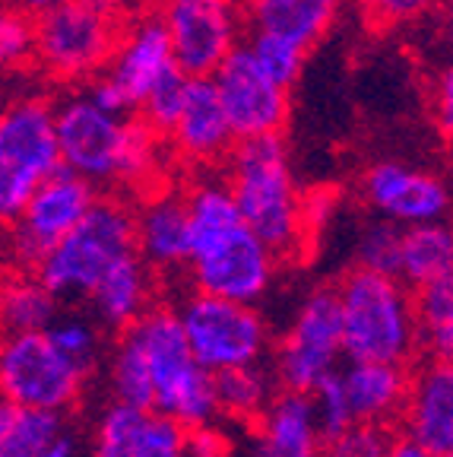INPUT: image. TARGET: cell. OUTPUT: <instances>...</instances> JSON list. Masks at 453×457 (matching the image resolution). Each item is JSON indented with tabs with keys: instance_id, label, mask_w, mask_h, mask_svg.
<instances>
[{
	"instance_id": "12",
	"label": "cell",
	"mask_w": 453,
	"mask_h": 457,
	"mask_svg": "<svg viewBox=\"0 0 453 457\" xmlns=\"http://www.w3.org/2000/svg\"><path fill=\"white\" fill-rule=\"evenodd\" d=\"M86 381L89 378L45 330L0 334V394L13 403L70 413L83 397Z\"/></svg>"
},
{
	"instance_id": "44",
	"label": "cell",
	"mask_w": 453,
	"mask_h": 457,
	"mask_svg": "<svg viewBox=\"0 0 453 457\" xmlns=\"http://www.w3.org/2000/svg\"><path fill=\"white\" fill-rule=\"evenodd\" d=\"M7 4L10 7H20L22 13H29V16H38L48 7H54V4H61V0H7Z\"/></svg>"
},
{
	"instance_id": "30",
	"label": "cell",
	"mask_w": 453,
	"mask_h": 457,
	"mask_svg": "<svg viewBox=\"0 0 453 457\" xmlns=\"http://www.w3.org/2000/svg\"><path fill=\"white\" fill-rule=\"evenodd\" d=\"M45 334L83 371L86 378H93L95 369L102 365V356H105V340H102L99 321L83 318V314H57L54 321L45 328Z\"/></svg>"
},
{
	"instance_id": "42",
	"label": "cell",
	"mask_w": 453,
	"mask_h": 457,
	"mask_svg": "<svg viewBox=\"0 0 453 457\" xmlns=\"http://www.w3.org/2000/svg\"><path fill=\"white\" fill-rule=\"evenodd\" d=\"M450 105H453V77L450 71L441 73V118H444V130H450Z\"/></svg>"
},
{
	"instance_id": "25",
	"label": "cell",
	"mask_w": 453,
	"mask_h": 457,
	"mask_svg": "<svg viewBox=\"0 0 453 457\" xmlns=\"http://www.w3.org/2000/svg\"><path fill=\"white\" fill-rule=\"evenodd\" d=\"M61 314V302L45 289L36 273L7 270L0 286V334L45 330Z\"/></svg>"
},
{
	"instance_id": "18",
	"label": "cell",
	"mask_w": 453,
	"mask_h": 457,
	"mask_svg": "<svg viewBox=\"0 0 453 457\" xmlns=\"http://www.w3.org/2000/svg\"><path fill=\"white\" fill-rule=\"evenodd\" d=\"M136 254L156 277H181L191 257V222L185 191L149 187L134 204Z\"/></svg>"
},
{
	"instance_id": "36",
	"label": "cell",
	"mask_w": 453,
	"mask_h": 457,
	"mask_svg": "<svg viewBox=\"0 0 453 457\" xmlns=\"http://www.w3.org/2000/svg\"><path fill=\"white\" fill-rule=\"evenodd\" d=\"M185 86H187V77L175 67V71L165 73V77L143 96L140 105H136V114H140L143 121L156 130L159 137L169 134L177 108H181V99H185Z\"/></svg>"
},
{
	"instance_id": "11",
	"label": "cell",
	"mask_w": 453,
	"mask_h": 457,
	"mask_svg": "<svg viewBox=\"0 0 453 457\" xmlns=\"http://www.w3.org/2000/svg\"><path fill=\"white\" fill-rule=\"evenodd\" d=\"M169 71H175V57H171V45L159 13L152 7L136 13L128 10L111 61L83 89L108 112L136 114L143 96Z\"/></svg>"
},
{
	"instance_id": "2",
	"label": "cell",
	"mask_w": 453,
	"mask_h": 457,
	"mask_svg": "<svg viewBox=\"0 0 453 457\" xmlns=\"http://www.w3.org/2000/svg\"><path fill=\"white\" fill-rule=\"evenodd\" d=\"M187 222H191V257L187 279L197 293L257 305L269 293L279 257L251 232L235 207L222 171H200L185 187Z\"/></svg>"
},
{
	"instance_id": "4",
	"label": "cell",
	"mask_w": 453,
	"mask_h": 457,
	"mask_svg": "<svg viewBox=\"0 0 453 457\" xmlns=\"http://www.w3.org/2000/svg\"><path fill=\"white\" fill-rule=\"evenodd\" d=\"M346 362H397L418 359L412 289L399 277L355 267L336 286Z\"/></svg>"
},
{
	"instance_id": "23",
	"label": "cell",
	"mask_w": 453,
	"mask_h": 457,
	"mask_svg": "<svg viewBox=\"0 0 453 457\" xmlns=\"http://www.w3.org/2000/svg\"><path fill=\"white\" fill-rule=\"evenodd\" d=\"M248 29L289 38L301 51L324 42L340 20L342 0H241Z\"/></svg>"
},
{
	"instance_id": "40",
	"label": "cell",
	"mask_w": 453,
	"mask_h": 457,
	"mask_svg": "<svg viewBox=\"0 0 453 457\" xmlns=\"http://www.w3.org/2000/svg\"><path fill=\"white\" fill-rule=\"evenodd\" d=\"M185 451L187 457H228L232 438L216 422H203V426L185 428Z\"/></svg>"
},
{
	"instance_id": "5",
	"label": "cell",
	"mask_w": 453,
	"mask_h": 457,
	"mask_svg": "<svg viewBox=\"0 0 453 457\" xmlns=\"http://www.w3.org/2000/svg\"><path fill=\"white\" fill-rule=\"evenodd\" d=\"M130 330L140 340L149 365V381H152L149 413H162L185 428L219 420L213 371H206L194 359L175 308L152 302L130 324Z\"/></svg>"
},
{
	"instance_id": "22",
	"label": "cell",
	"mask_w": 453,
	"mask_h": 457,
	"mask_svg": "<svg viewBox=\"0 0 453 457\" xmlns=\"http://www.w3.org/2000/svg\"><path fill=\"white\" fill-rule=\"evenodd\" d=\"M156 273L149 270L136 251L118 257L105 270V277L89 293V305L95 312V321L105 330H124L156 302Z\"/></svg>"
},
{
	"instance_id": "26",
	"label": "cell",
	"mask_w": 453,
	"mask_h": 457,
	"mask_svg": "<svg viewBox=\"0 0 453 457\" xmlns=\"http://www.w3.org/2000/svg\"><path fill=\"white\" fill-rule=\"evenodd\" d=\"M67 432V413L13 403L0 394V457H36Z\"/></svg>"
},
{
	"instance_id": "31",
	"label": "cell",
	"mask_w": 453,
	"mask_h": 457,
	"mask_svg": "<svg viewBox=\"0 0 453 457\" xmlns=\"http://www.w3.org/2000/svg\"><path fill=\"white\" fill-rule=\"evenodd\" d=\"M36 57V16L0 4V77H26Z\"/></svg>"
},
{
	"instance_id": "16",
	"label": "cell",
	"mask_w": 453,
	"mask_h": 457,
	"mask_svg": "<svg viewBox=\"0 0 453 457\" xmlns=\"http://www.w3.org/2000/svg\"><path fill=\"white\" fill-rule=\"evenodd\" d=\"M165 150L175 162L197 171L222 169L235 146V134L219 105L216 86L210 77H187L185 99L177 108L169 134L162 137Z\"/></svg>"
},
{
	"instance_id": "28",
	"label": "cell",
	"mask_w": 453,
	"mask_h": 457,
	"mask_svg": "<svg viewBox=\"0 0 453 457\" xmlns=\"http://www.w3.org/2000/svg\"><path fill=\"white\" fill-rule=\"evenodd\" d=\"M412 312H416L418 350L428 359L453 356V277L434 279L412 289Z\"/></svg>"
},
{
	"instance_id": "39",
	"label": "cell",
	"mask_w": 453,
	"mask_h": 457,
	"mask_svg": "<svg viewBox=\"0 0 453 457\" xmlns=\"http://www.w3.org/2000/svg\"><path fill=\"white\" fill-rule=\"evenodd\" d=\"M390 442H393V428L355 422L340 438L326 442L324 457H387Z\"/></svg>"
},
{
	"instance_id": "41",
	"label": "cell",
	"mask_w": 453,
	"mask_h": 457,
	"mask_svg": "<svg viewBox=\"0 0 453 457\" xmlns=\"http://www.w3.org/2000/svg\"><path fill=\"white\" fill-rule=\"evenodd\" d=\"M77 454H79L77 438H73L70 432H61V436H57L51 445H45L36 457H77Z\"/></svg>"
},
{
	"instance_id": "15",
	"label": "cell",
	"mask_w": 453,
	"mask_h": 457,
	"mask_svg": "<svg viewBox=\"0 0 453 457\" xmlns=\"http://www.w3.org/2000/svg\"><path fill=\"white\" fill-rule=\"evenodd\" d=\"M213 86L219 96V105L228 118L235 140L251 137L283 134L292 112V89L273 83L254 54L248 51L244 38L222 57V64L213 71Z\"/></svg>"
},
{
	"instance_id": "17",
	"label": "cell",
	"mask_w": 453,
	"mask_h": 457,
	"mask_svg": "<svg viewBox=\"0 0 453 457\" xmlns=\"http://www.w3.org/2000/svg\"><path fill=\"white\" fill-rule=\"evenodd\" d=\"M361 194H365L371 213L397 222L399 228L441 222L450 210V191H447L444 179H438L434 171L416 169V165L393 162V159L375 162L365 171Z\"/></svg>"
},
{
	"instance_id": "10",
	"label": "cell",
	"mask_w": 453,
	"mask_h": 457,
	"mask_svg": "<svg viewBox=\"0 0 453 457\" xmlns=\"http://www.w3.org/2000/svg\"><path fill=\"white\" fill-rule=\"evenodd\" d=\"M185 328L187 346L206 371H226L238 365L263 362L269 353V328L257 305L219 299L194 289L175 308Z\"/></svg>"
},
{
	"instance_id": "27",
	"label": "cell",
	"mask_w": 453,
	"mask_h": 457,
	"mask_svg": "<svg viewBox=\"0 0 453 457\" xmlns=\"http://www.w3.org/2000/svg\"><path fill=\"white\" fill-rule=\"evenodd\" d=\"M213 381H216V403H219V413L228 416V420L251 422V426L260 420V413L267 410L273 394L279 391L276 375L263 362L216 371Z\"/></svg>"
},
{
	"instance_id": "20",
	"label": "cell",
	"mask_w": 453,
	"mask_h": 457,
	"mask_svg": "<svg viewBox=\"0 0 453 457\" xmlns=\"http://www.w3.org/2000/svg\"><path fill=\"white\" fill-rule=\"evenodd\" d=\"M324 438L314 422L311 397L279 387L254 422L251 457H324Z\"/></svg>"
},
{
	"instance_id": "24",
	"label": "cell",
	"mask_w": 453,
	"mask_h": 457,
	"mask_svg": "<svg viewBox=\"0 0 453 457\" xmlns=\"http://www.w3.org/2000/svg\"><path fill=\"white\" fill-rule=\"evenodd\" d=\"M397 277L409 289L453 277V236L444 220L403 228Z\"/></svg>"
},
{
	"instance_id": "13",
	"label": "cell",
	"mask_w": 453,
	"mask_h": 457,
	"mask_svg": "<svg viewBox=\"0 0 453 457\" xmlns=\"http://www.w3.org/2000/svg\"><path fill=\"white\" fill-rule=\"evenodd\" d=\"M152 10L185 77H213L222 57L248 32L241 0H156Z\"/></svg>"
},
{
	"instance_id": "43",
	"label": "cell",
	"mask_w": 453,
	"mask_h": 457,
	"mask_svg": "<svg viewBox=\"0 0 453 457\" xmlns=\"http://www.w3.org/2000/svg\"><path fill=\"white\" fill-rule=\"evenodd\" d=\"M387 457H428V454L418 448L412 438H406V436L397 438V436H393V442H390V448H387Z\"/></svg>"
},
{
	"instance_id": "1",
	"label": "cell",
	"mask_w": 453,
	"mask_h": 457,
	"mask_svg": "<svg viewBox=\"0 0 453 457\" xmlns=\"http://www.w3.org/2000/svg\"><path fill=\"white\" fill-rule=\"evenodd\" d=\"M51 108L57 156L64 169L111 194L156 187L152 181L169 150L140 114L108 112L83 86L54 93Z\"/></svg>"
},
{
	"instance_id": "35",
	"label": "cell",
	"mask_w": 453,
	"mask_h": 457,
	"mask_svg": "<svg viewBox=\"0 0 453 457\" xmlns=\"http://www.w3.org/2000/svg\"><path fill=\"white\" fill-rule=\"evenodd\" d=\"M308 397H311L314 422H317V432H320V438H324V445L334 442V438H340L349 426H355L346 391H342L340 369L330 371V375H324V378L308 391Z\"/></svg>"
},
{
	"instance_id": "9",
	"label": "cell",
	"mask_w": 453,
	"mask_h": 457,
	"mask_svg": "<svg viewBox=\"0 0 453 457\" xmlns=\"http://www.w3.org/2000/svg\"><path fill=\"white\" fill-rule=\"evenodd\" d=\"M95 197L99 187L61 165L36 187L20 216L0 228V261L7 264V270L36 273L42 257L83 220Z\"/></svg>"
},
{
	"instance_id": "34",
	"label": "cell",
	"mask_w": 453,
	"mask_h": 457,
	"mask_svg": "<svg viewBox=\"0 0 453 457\" xmlns=\"http://www.w3.org/2000/svg\"><path fill=\"white\" fill-rule=\"evenodd\" d=\"M399 245H403V228H399L397 222L375 216L368 226L361 228L358 245H355V261H358L355 267H365V270L397 277Z\"/></svg>"
},
{
	"instance_id": "45",
	"label": "cell",
	"mask_w": 453,
	"mask_h": 457,
	"mask_svg": "<svg viewBox=\"0 0 453 457\" xmlns=\"http://www.w3.org/2000/svg\"><path fill=\"white\" fill-rule=\"evenodd\" d=\"M7 79H10V77H7ZM7 79L0 77V112H4V108H7L10 96H13V93H10V89H7Z\"/></svg>"
},
{
	"instance_id": "21",
	"label": "cell",
	"mask_w": 453,
	"mask_h": 457,
	"mask_svg": "<svg viewBox=\"0 0 453 457\" xmlns=\"http://www.w3.org/2000/svg\"><path fill=\"white\" fill-rule=\"evenodd\" d=\"M342 391L355 422L393 428L403 420L409 400V365L397 362H349L340 369Z\"/></svg>"
},
{
	"instance_id": "47",
	"label": "cell",
	"mask_w": 453,
	"mask_h": 457,
	"mask_svg": "<svg viewBox=\"0 0 453 457\" xmlns=\"http://www.w3.org/2000/svg\"><path fill=\"white\" fill-rule=\"evenodd\" d=\"M4 277H7V264L0 261V286H4Z\"/></svg>"
},
{
	"instance_id": "14",
	"label": "cell",
	"mask_w": 453,
	"mask_h": 457,
	"mask_svg": "<svg viewBox=\"0 0 453 457\" xmlns=\"http://www.w3.org/2000/svg\"><path fill=\"white\" fill-rule=\"evenodd\" d=\"M342 359V324L336 289L324 286L305 295L292 318L289 330L276 343L273 375L285 391L308 394L324 375L340 369Z\"/></svg>"
},
{
	"instance_id": "33",
	"label": "cell",
	"mask_w": 453,
	"mask_h": 457,
	"mask_svg": "<svg viewBox=\"0 0 453 457\" xmlns=\"http://www.w3.org/2000/svg\"><path fill=\"white\" fill-rule=\"evenodd\" d=\"M244 45H248V51L254 54L257 64H260V71L273 83L285 86V89H292L298 83V77H301V71H305L308 51L292 45L289 38H279L273 32H260V29H248L244 32Z\"/></svg>"
},
{
	"instance_id": "6",
	"label": "cell",
	"mask_w": 453,
	"mask_h": 457,
	"mask_svg": "<svg viewBox=\"0 0 453 457\" xmlns=\"http://www.w3.org/2000/svg\"><path fill=\"white\" fill-rule=\"evenodd\" d=\"M128 10L95 0H61L36 16L32 73L57 89H73L108 67Z\"/></svg>"
},
{
	"instance_id": "7",
	"label": "cell",
	"mask_w": 453,
	"mask_h": 457,
	"mask_svg": "<svg viewBox=\"0 0 453 457\" xmlns=\"http://www.w3.org/2000/svg\"><path fill=\"white\" fill-rule=\"evenodd\" d=\"M130 251H136L134 200L128 194L99 191L83 220L42 257L36 277L57 302H83L108 267Z\"/></svg>"
},
{
	"instance_id": "46",
	"label": "cell",
	"mask_w": 453,
	"mask_h": 457,
	"mask_svg": "<svg viewBox=\"0 0 453 457\" xmlns=\"http://www.w3.org/2000/svg\"><path fill=\"white\" fill-rule=\"evenodd\" d=\"M95 4H105V7H118V10H128L130 0H95Z\"/></svg>"
},
{
	"instance_id": "38",
	"label": "cell",
	"mask_w": 453,
	"mask_h": 457,
	"mask_svg": "<svg viewBox=\"0 0 453 457\" xmlns=\"http://www.w3.org/2000/svg\"><path fill=\"white\" fill-rule=\"evenodd\" d=\"M136 457H187L185 426L162 413H146L136 438Z\"/></svg>"
},
{
	"instance_id": "19",
	"label": "cell",
	"mask_w": 453,
	"mask_h": 457,
	"mask_svg": "<svg viewBox=\"0 0 453 457\" xmlns=\"http://www.w3.org/2000/svg\"><path fill=\"white\" fill-rule=\"evenodd\" d=\"M406 438L428 457L453 454V369L444 359H428L409 378V400L403 410Z\"/></svg>"
},
{
	"instance_id": "29",
	"label": "cell",
	"mask_w": 453,
	"mask_h": 457,
	"mask_svg": "<svg viewBox=\"0 0 453 457\" xmlns=\"http://www.w3.org/2000/svg\"><path fill=\"white\" fill-rule=\"evenodd\" d=\"M108 381L118 403H128L136 410H152V381H149V365L143 356V346L130 328L118 330V340L108 356Z\"/></svg>"
},
{
	"instance_id": "3",
	"label": "cell",
	"mask_w": 453,
	"mask_h": 457,
	"mask_svg": "<svg viewBox=\"0 0 453 457\" xmlns=\"http://www.w3.org/2000/svg\"><path fill=\"white\" fill-rule=\"evenodd\" d=\"M219 171L228 181L241 222L279 261L295 257L305 248V197L298 191L289 143L283 134L235 140L232 153Z\"/></svg>"
},
{
	"instance_id": "37",
	"label": "cell",
	"mask_w": 453,
	"mask_h": 457,
	"mask_svg": "<svg viewBox=\"0 0 453 457\" xmlns=\"http://www.w3.org/2000/svg\"><path fill=\"white\" fill-rule=\"evenodd\" d=\"M444 4L447 0H355V7L371 29L412 26V22L432 16Z\"/></svg>"
},
{
	"instance_id": "8",
	"label": "cell",
	"mask_w": 453,
	"mask_h": 457,
	"mask_svg": "<svg viewBox=\"0 0 453 457\" xmlns=\"http://www.w3.org/2000/svg\"><path fill=\"white\" fill-rule=\"evenodd\" d=\"M61 169L54 108L48 93H16L0 112V228L20 216L26 200Z\"/></svg>"
},
{
	"instance_id": "32",
	"label": "cell",
	"mask_w": 453,
	"mask_h": 457,
	"mask_svg": "<svg viewBox=\"0 0 453 457\" xmlns=\"http://www.w3.org/2000/svg\"><path fill=\"white\" fill-rule=\"evenodd\" d=\"M146 410L128 407L114 400L102 410L93 432V457H136V438H140Z\"/></svg>"
}]
</instances>
